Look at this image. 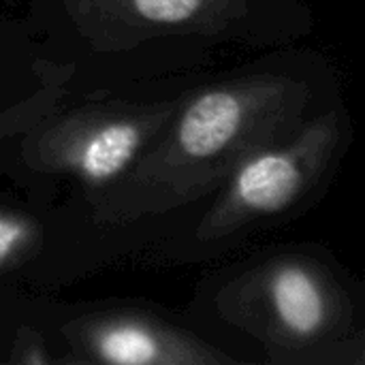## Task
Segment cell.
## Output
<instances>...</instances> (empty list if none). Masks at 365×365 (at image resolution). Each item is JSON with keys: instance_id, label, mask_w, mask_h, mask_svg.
<instances>
[{"instance_id": "cell-1", "label": "cell", "mask_w": 365, "mask_h": 365, "mask_svg": "<svg viewBox=\"0 0 365 365\" xmlns=\"http://www.w3.org/2000/svg\"><path fill=\"white\" fill-rule=\"evenodd\" d=\"M338 96L329 64L293 51L186 90L130 171L86 197L92 222L124 229L207 201L242 160L291 137Z\"/></svg>"}, {"instance_id": "cell-2", "label": "cell", "mask_w": 365, "mask_h": 365, "mask_svg": "<svg viewBox=\"0 0 365 365\" xmlns=\"http://www.w3.org/2000/svg\"><path fill=\"white\" fill-rule=\"evenodd\" d=\"M203 314L261 349L269 365H365L364 289L319 244H278L216 269Z\"/></svg>"}, {"instance_id": "cell-3", "label": "cell", "mask_w": 365, "mask_h": 365, "mask_svg": "<svg viewBox=\"0 0 365 365\" xmlns=\"http://www.w3.org/2000/svg\"><path fill=\"white\" fill-rule=\"evenodd\" d=\"M30 19L83 56L126 58L160 43L282 49L312 34L308 0H24Z\"/></svg>"}, {"instance_id": "cell-4", "label": "cell", "mask_w": 365, "mask_h": 365, "mask_svg": "<svg viewBox=\"0 0 365 365\" xmlns=\"http://www.w3.org/2000/svg\"><path fill=\"white\" fill-rule=\"evenodd\" d=\"M353 133L351 111L338 96L297 133L242 160L190 231L167 242L160 257L173 263L216 259L310 212L334 184Z\"/></svg>"}, {"instance_id": "cell-5", "label": "cell", "mask_w": 365, "mask_h": 365, "mask_svg": "<svg viewBox=\"0 0 365 365\" xmlns=\"http://www.w3.org/2000/svg\"><path fill=\"white\" fill-rule=\"evenodd\" d=\"M184 90L156 98H107L64 107V101L13 141L26 178L68 180L83 195L118 182L175 113Z\"/></svg>"}, {"instance_id": "cell-6", "label": "cell", "mask_w": 365, "mask_h": 365, "mask_svg": "<svg viewBox=\"0 0 365 365\" xmlns=\"http://www.w3.org/2000/svg\"><path fill=\"white\" fill-rule=\"evenodd\" d=\"M58 336L60 364L81 365H244L163 314L135 304H101L68 317Z\"/></svg>"}, {"instance_id": "cell-7", "label": "cell", "mask_w": 365, "mask_h": 365, "mask_svg": "<svg viewBox=\"0 0 365 365\" xmlns=\"http://www.w3.org/2000/svg\"><path fill=\"white\" fill-rule=\"evenodd\" d=\"M45 237L43 222L24 210L0 205V274L34 259Z\"/></svg>"}, {"instance_id": "cell-8", "label": "cell", "mask_w": 365, "mask_h": 365, "mask_svg": "<svg viewBox=\"0 0 365 365\" xmlns=\"http://www.w3.org/2000/svg\"><path fill=\"white\" fill-rule=\"evenodd\" d=\"M9 364L13 365H49L60 364L58 355L51 353L45 336L41 331H36L34 327H19L13 344H11V353H9Z\"/></svg>"}]
</instances>
